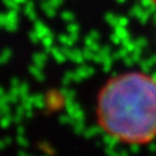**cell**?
I'll use <instances>...</instances> for the list:
<instances>
[{
	"instance_id": "obj_1",
	"label": "cell",
	"mask_w": 156,
	"mask_h": 156,
	"mask_svg": "<svg viewBox=\"0 0 156 156\" xmlns=\"http://www.w3.org/2000/svg\"><path fill=\"white\" fill-rule=\"evenodd\" d=\"M98 127L126 145H146L156 138V77L140 70L118 73L96 97Z\"/></svg>"
}]
</instances>
